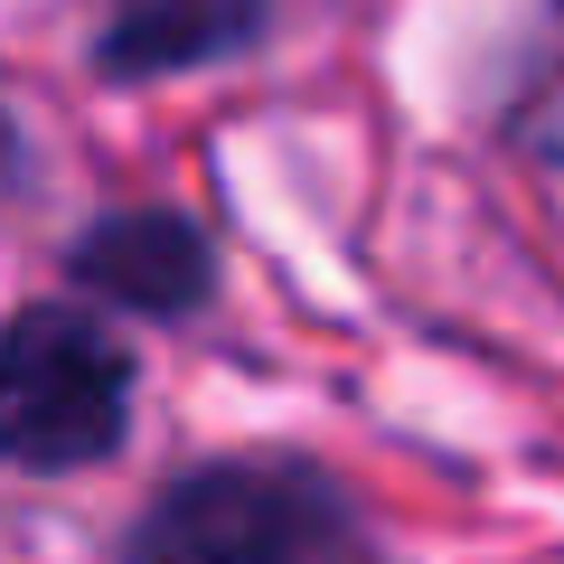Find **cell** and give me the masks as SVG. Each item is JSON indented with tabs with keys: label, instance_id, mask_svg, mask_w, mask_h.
<instances>
[{
	"label": "cell",
	"instance_id": "cell-3",
	"mask_svg": "<svg viewBox=\"0 0 564 564\" xmlns=\"http://www.w3.org/2000/svg\"><path fill=\"white\" fill-rule=\"evenodd\" d=\"M76 282L95 292V302H113V311L180 321V311L207 302L217 263H207V236L188 217L122 207V217H104V226H85V236H76Z\"/></svg>",
	"mask_w": 564,
	"mask_h": 564
},
{
	"label": "cell",
	"instance_id": "cell-4",
	"mask_svg": "<svg viewBox=\"0 0 564 564\" xmlns=\"http://www.w3.org/2000/svg\"><path fill=\"white\" fill-rule=\"evenodd\" d=\"M263 0H113L104 20V76H180L254 47Z\"/></svg>",
	"mask_w": 564,
	"mask_h": 564
},
{
	"label": "cell",
	"instance_id": "cell-5",
	"mask_svg": "<svg viewBox=\"0 0 564 564\" xmlns=\"http://www.w3.org/2000/svg\"><path fill=\"white\" fill-rule=\"evenodd\" d=\"M518 141L545 170H564V39H555V57L536 66V85L518 95Z\"/></svg>",
	"mask_w": 564,
	"mask_h": 564
},
{
	"label": "cell",
	"instance_id": "cell-2",
	"mask_svg": "<svg viewBox=\"0 0 564 564\" xmlns=\"http://www.w3.org/2000/svg\"><path fill=\"white\" fill-rule=\"evenodd\" d=\"M132 423V348L76 302H39L0 321V462L85 470Z\"/></svg>",
	"mask_w": 564,
	"mask_h": 564
},
{
	"label": "cell",
	"instance_id": "cell-1",
	"mask_svg": "<svg viewBox=\"0 0 564 564\" xmlns=\"http://www.w3.org/2000/svg\"><path fill=\"white\" fill-rule=\"evenodd\" d=\"M141 564H377L358 508L311 462H207L141 518Z\"/></svg>",
	"mask_w": 564,
	"mask_h": 564
}]
</instances>
